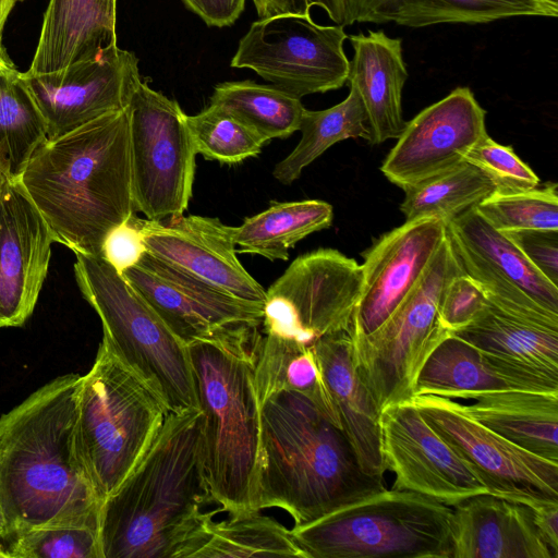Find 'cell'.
<instances>
[{"mask_svg":"<svg viewBox=\"0 0 558 558\" xmlns=\"http://www.w3.org/2000/svg\"><path fill=\"white\" fill-rule=\"evenodd\" d=\"M46 138L45 120L23 73L0 69V168L9 179L20 177Z\"/></svg>","mask_w":558,"mask_h":558,"instance_id":"e575fe53","label":"cell"},{"mask_svg":"<svg viewBox=\"0 0 558 558\" xmlns=\"http://www.w3.org/2000/svg\"><path fill=\"white\" fill-rule=\"evenodd\" d=\"M530 508L539 535L558 558V502H542Z\"/></svg>","mask_w":558,"mask_h":558,"instance_id":"bcb514c9","label":"cell"},{"mask_svg":"<svg viewBox=\"0 0 558 558\" xmlns=\"http://www.w3.org/2000/svg\"><path fill=\"white\" fill-rule=\"evenodd\" d=\"M361 287L362 266L339 251L300 255L266 290L263 331L305 345L351 333Z\"/></svg>","mask_w":558,"mask_h":558,"instance_id":"8fae6325","label":"cell"},{"mask_svg":"<svg viewBox=\"0 0 558 558\" xmlns=\"http://www.w3.org/2000/svg\"><path fill=\"white\" fill-rule=\"evenodd\" d=\"M136 220L149 254L228 294L265 302L266 290L236 257L232 227L218 218L184 214Z\"/></svg>","mask_w":558,"mask_h":558,"instance_id":"d6986e66","label":"cell"},{"mask_svg":"<svg viewBox=\"0 0 558 558\" xmlns=\"http://www.w3.org/2000/svg\"><path fill=\"white\" fill-rule=\"evenodd\" d=\"M544 0H347V26L396 23L425 27L441 23L484 24L517 16L556 17Z\"/></svg>","mask_w":558,"mask_h":558,"instance_id":"484cf974","label":"cell"},{"mask_svg":"<svg viewBox=\"0 0 558 558\" xmlns=\"http://www.w3.org/2000/svg\"><path fill=\"white\" fill-rule=\"evenodd\" d=\"M260 442L257 510H284L294 525L386 488L363 471L341 427L300 392L260 401Z\"/></svg>","mask_w":558,"mask_h":558,"instance_id":"277c9868","label":"cell"},{"mask_svg":"<svg viewBox=\"0 0 558 558\" xmlns=\"http://www.w3.org/2000/svg\"><path fill=\"white\" fill-rule=\"evenodd\" d=\"M81 376H58L0 416V538L38 529L98 533L102 501L75 444Z\"/></svg>","mask_w":558,"mask_h":558,"instance_id":"6da1fadb","label":"cell"},{"mask_svg":"<svg viewBox=\"0 0 558 558\" xmlns=\"http://www.w3.org/2000/svg\"><path fill=\"white\" fill-rule=\"evenodd\" d=\"M451 335L531 391H558V329L532 324L496 308Z\"/></svg>","mask_w":558,"mask_h":558,"instance_id":"44dd1931","label":"cell"},{"mask_svg":"<svg viewBox=\"0 0 558 558\" xmlns=\"http://www.w3.org/2000/svg\"><path fill=\"white\" fill-rule=\"evenodd\" d=\"M54 242L97 256L114 227L135 213L128 107L46 138L17 178Z\"/></svg>","mask_w":558,"mask_h":558,"instance_id":"3957f363","label":"cell"},{"mask_svg":"<svg viewBox=\"0 0 558 558\" xmlns=\"http://www.w3.org/2000/svg\"><path fill=\"white\" fill-rule=\"evenodd\" d=\"M23 0H0V43H2V33L5 22L13 8Z\"/></svg>","mask_w":558,"mask_h":558,"instance_id":"7dc6e473","label":"cell"},{"mask_svg":"<svg viewBox=\"0 0 558 558\" xmlns=\"http://www.w3.org/2000/svg\"><path fill=\"white\" fill-rule=\"evenodd\" d=\"M24 77L45 120L47 138L126 108L142 82L137 57L118 45L63 71Z\"/></svg>","mask_w":558,"mask_h":558,"instance_id":"2e32d148","label":"cell"},{"mask_svg":"<svg viewBox=\"0 0 558 558\" xmlns=\"http://www.w3.org/2000/svg\"><path fill=\"white\" fill-rule=\"evenodd\" d=\"M122 276L186 347H254L262 336L264 303L228 294L147 251Z\"/></svg>","mask_w":558,"mask_h":558,"instance_id":"7c38bea8","label":"cell"},{"mask_svg":"<svg viewBox=\"0 0 558 558\" xmlns=\"http://www.w3.org/2000/svg\"><path fill=\"white\" fill-rule=\"evenodd\" d=\"M255 386L260 401L287 389L300 392L339 424L312 345L263 331L254 357Z\"/></svg>","mask_w":558,"mask_h":558,"instance_id":"1f68e13d","label":"cell"},{"mask_svg":"<svg viewBox=\"0 0 558 558\" xmlns=\"http://www.w3.org/2000/svg\"><path fill=\"white\" fill-rule=\"evenodd\" d=\"M379 425L383 462L396 476L392 488L415 492L450 507L487 493L410 400L384 408Z\"/></svg>","mask_w":558,"mask_h":558,"instance_id":"9a60e30c","label":"cell"},{"mask_svg":"<svg viewBox=\"0 0 558 558\" xmlns=\"http://www.w3.org/2000/svg\"><path fill=\"white\" fill-rule=\"evenodd\" d=\"M199 410L169 412L129 475L102 502V558H180L214 504L202 448Z\"/></svg>","mask_w":558,"mask_h":558,"instance_id":"7a4b0ae2","label":"cell"},{"mask_svg":"<svg viewBox=\"0 0 558 558\" xmlns=\"http://www.w3.org/2000/svg\"><path fill=\"white\" fill-rule=\"evenodd\" d=\"M461 410L519 447L558 462V391L519 389L481 395Z\"/></svg>","mask_w":558,"mask_h":558,"instance_id":"4316f807","label":"cell"},{"mask_svg":"<svg viewBox=\"0 0 558 558\" xmlns=\"http://www.w3.org/2000/svg\"><path fill=\"white\" fill-rule=\"evenodd\" d=\"M506 389L527 390L519 380L488 362L477 349L450 335L424 364L414 396L473 400L481 395Z\"/></svg>","mask_w":558,"mask_h":558,"instance_id":"f546056e","label":"cell"},{"mask_svg":"<svg viewBox=\"0 0 558 558\" xmlns=\"http://www.w3.org/2000/svg\"><path fill=\"white\" fill-rule=\"evenodd\" d=\"M134 214L106 235L101 256L119 272L134 266L146 252L143 232Z\"/></svg>","mask_w":558,"mask_h":558,"instance_id":"7bdbcfd3","label":"cell"},{"mask_svg":"<svg viewBox=\"0 0 558 558\" xmlns=\"http://www.w3.org/2000/svg\"><path fill=\"white\" fill-rule=\"evenodd\" d=\"M259 19L279 14L308 15L314 7L323 9L336 24L347 26V0H252Z\"/></svg>","mask_w":558,"mask_h":558,"instance_id":"ee69618b","label":"cell"},{"mask_svg":"<svg viewBox=\"0 0 558 558\" xmlns=\"http://www.w3.org/2000/svg\"><path fill=\"white\" fill-rule=\"evenodd\" d=\"M348 38L354 52L349 61L347 83L363 105L369 143L398 138L407 124L402 90L409 76L402 41L383 31H368Z\"/></svg>","mask_w":558,"mask_h":558,"instance_id":"cb8c5ba5","label":"cell"},{"mask_svg":"<svg viewBox=\"0 0 558 558\" xmlns=\"http://www.w3.org/2000/svg\"><path fill=\"white\" fill-rule=\"evenodd\" d=\"M74 276L98 314L111 351L162 400L169 412L199 410L189 349L101 255L75 254Z\"/></svg>","mask_w":558,"mask_h":558,"instance_id":"ba28073f","label":"cell"},{"mask_svg":"<svg viewBox=\"0 0 558 558\" xmlns=\"http://www.w3.org/2000/svg\"><path fill=\"white\" fill-rule=\"evenodd\" d=\"M169 411L102 340L76 391L75 444L99 499L112 494L146 452Z\"/></svg>","mask_w":558,"mask_h":558,"instance_id":"8992f818","label":"cell"},{"mask_svg":"<svg viewBox=\"0 0 558 558\" xmlns=\"http://www.w3.org/2000/svg\"><path fill=\"white\" fill-rule=\"evenodd\" d=\"M464 160L481 169L494 183L495 193L510 194L531 190L541 181L535 172L514 153L488 135L478 141Z\"/></svg>","mask_w":558,"mask_h":558,"instance_id":"ab89813d","label":"cell"},{"mask_svg":"<svg viewBox=\"0 0 558 558\" xmlns=\"http://www.w3.org/2000/svg\"><path fill=\"white\" fill-rule=\"evenodd\" d=\"M547 280L558 287V230L504 232Z\"/></svg>","mask_w":558,"mask_h":558,"instance_id":"b9f144b4","label":"cell"},{"mask_svg":"<svg viewBox=\"0 0 558 558\" xmlns=\"http://www.w3.org/2000/svg\"><path fill=\"white\" fill-rule=\"evenodd\" d=\"M475 209L496 230H558L557 184L546 182L518 193H494Z\"/></svg>","mask_w":558,"mask_h":558,"instance_id":"74e56055","label":"cell"},{"mask_svg":"<svg viewBox=\"0 0 558 558\" xmlns=\"http://www.w3.org/2000/svg\"><path fill=\"white\" fill-rule=\"evenodd\" d=\"M206 519L180 558H306L291 531L260 511L231 514L228 519Z\"/></svg>","mask_w":558,"mask_h":558,"instance_id":"f1b7e54d","label":"cell"},{"mask_svg":"<svg viewBox=\"0 0 558 558\" xmlns=\"http://www.w3.org/2000/svg\"><path fill=\"white\" fill-rule=\"evenodd\" d=\"M8 180L7 174L3 172V170L0 168V197L4 187V184Z\"/></svg>","mask_w":558,"mask_h":558,"instance_id":"681fc988","label":"cell"},{"mask_svg":"<svg viewBox=\"0 0 558 558\" xmlns=\"http://www.w3.org/2000/svg\"><path fill=\"white\" fill-rule=\"evenodd\" d=\"M410 401L488 494L529 507L558 502V462L498 435L466 415L452 399L418 395Z\"/></svg>","mask_w":558,"mask_h":558,"instance_id":"5bb4252c","label":"cell"},{"mask_svg":"<svg viewBox=\"0 0 558 558\" xmlns=\"http://www.w3.org/2000/svg\"><path fill=\"white\" fill-rule=\"evenodd\" d=\"M185 122L196 154L222 165L256 157L267 143L245 123L213 105L194 116L185 114Z\"/></svg>","mask_w":558,"mask_h":558,"instance_id":"8d00e7d4","label":"cell"},{"mask_svg":"<svg viewBox=\"0 0 558 558\" xmlns=\"http://www.w3.org/2000/svg\"><path fill=\"white\" fill-rule=\"evenodd\" d=\"M51 230L17 179L0 197V328L22 326L47 277Z\"/></svg>","mask_w":558,"mask_h":558,"instance_id":"ffe728a7","label":"cell"},{"mask_svg":"<svg viewBox=\"0 0 558 558\" xmlns=\"http://www.w3.org/2000/svg\"><path fill=\"white\" fill-rule=\"evenodd\" d=\"M8 543L10 558H102L98 533L85 527L32 530Z\"/></svg>","mask_w":558,"mask_h":558,"instance_id":"f35d334b","label":"cell"},{"mask_svg":"<svg viewBox=\"0 0 558 558\" xmlns=\"http://www.w3.org/2000/svg\"><path fill=\"white\" fill-rule=\"evenodd\" d=\"M209 105L229 112L267 143L299 131L305 110L300 98L274 85L248 80L217 84Z\"/></svg>","mask_w":558,"mask_h":558,"instance_id":"836d02e7","label":"cell"},{"mask_svg":"<svg viewBox=\"0 0 558 558\" xmlns=\"http://www.w3.org/2000/svg\"><path fill=\"white\" fill-rule=\"evenodd\" d=\"M313 349L341 429L363 471L384 480L380 411L353 364L352 337L341 331L319 337Z\"/></svg>","mask_w":558,"mask_h":558,"instance_id":"603a6c76","label":"cell"},{"mask_svg":"<svg viewBox=\"0 0 558 558\" xmlns=\"http://www.w3.org/2000/svg\"><path fill=\"white\" fill-rule=\"evenodd\" d=\"M332 206L319 199L272 203L266 210L232 227L236 253L260 255L271 262L287 260L289 248L307 235L327 229Z\"/></svg>","mask_w":558,"mask_h":558,"instance_id":"4dcf8cb0","label":"cell"},{"mask_svg":"<svg viewBox=\"0 0 558 558\" xmlns=\"http://www.w3.org/2000/svg\"><path fill=\"white\" fill-rule=\"evenodd\" d=\"M344 26L316 24L311 14H279L252 23L240 39L232 68L253 70L298 97L341 88L349 60Z\"/></svg>","mask_w":558,"mask_h":558,"instance_id":"4fadbf2b","label":"cell"},{"mask_svg":"<svg viewBox=\"0 0 558 558\" xmlns=\"http://www.w3.org/2000/svg\"><path fill=\"white\" fill-rule=\"evenodd\" d=\"M483 289L466 274L459 272L447 283L439 305V319L450 332L476 320L487 308Z\"/></svg>","mask_w":558,"mask_h":558,"instance_id":"60d3db41","label":"cell"},{"mask_svg":"<svg viewBox=\"0 0 558 558\" xmlns=\"http://www.w3.org/2000/svg\"><path fill=\"white\" fill-rule=\"evenodd\" d=\"M548 4L553 5L554 8L558 9V0H544Z\"/></svg>","mask_w":558,"mask_h":558,"instance_id":"816d5d0a","label":"cell"},{"mask_svg":"<svg viewBox=\"0 0 558 558\" xmlns=\"http://www.w3.org/2000/svg\"><path fill=\"white\" fill-rule=\"evenodd\" d=\"M207 26L232 25L242 14L245 0H182Z\"/></svg>","mask_w":558,"mask_h":558,"instance_id":"f6af8a7d","label":"cell"},{"mask_svg":"<svg viewBox=\"0 0 558 558\" xmlns=\"http://www.w3.org/2000/svg\"><path fill=\"white\" fill-rule=\"evenodd\" d=\"M451 558H555L529 506L488 493L452 506Z\"/></svg>","mask_w":558,"mask_h":558,"instance_id":"7402d4cb","label":"cell"},{"mask_svg":"<svg viewBox=\"0 0 558 558\" xmlns=\"http://www.w3.org/2000/svg\"><path fill=\"white\" fill-rule=\"evenodd\" d=\"M117 0H49L25 76L63 71L117 45Z\"/></svg>","mask_w":558,"mask_h":558,"instance_id":"d4e9b609","label":"cell"},{"mask_svg":"<svg viewBox=\"0 0 558 558\" xmlns=\"http://www.w3.org/2000/svg\"><path fill=\"white\" fill-rule=\"evenodd\" d=\"M451 244L510 281L547 310L558 313V287L526 259L517 245L474 208L447 222Z\"/></svg>","mask_w":558,"mask_h":558,"instance_id":"83f0119b","label":"cell"},{"mask_svg":"<svg viewBox=\"0 0 558 558\" xmlns=\"http://www.w3.org/2000/svg\"><path fill=\"white\" fill-rule=\"evenodd\" d=\"M299 131L302 134L300 142L272 171L274 178L284 185L298 180L308 165L336 143L348 138L369 142L366 114L352 88L345 99L333 107L316 111L305 109Z\"/></svg>","mask_w":558,"mask_h":558,"instance_id":"d6a6232c","label":"cell"},{"mask_svg":"<svg viewBox=\"0 0 558 558\" xmlns=\"http://www.w3.org/2000/svg\"><path fill=\"white\" fill-rule=\"evenodd\" d=\"M15 68L14 63L10 59L2 43H0V69H13Z\"/></svg>","mask_w":558,"mask_h":558,"instance_id":"c3c4849f","label":"cell"},{"mask_svg":"<svg viewBox=\"0 0 558 558\" xmlns=\"http://www.w3.org/2000/svg\"><path fill=\"white\" fill-rule=\"evenodd\" d=\"M256 347L216 342L187 347L202 417L205 475L216 508L229 515L258 511L262 442Z\"/></svg>","mask_w":558,"mask_h":558,"instance_id":"5b68a950","label":"cell"},{"mask_svg":"<svg viewBox=\"0 0 558 558\" xmlns=\"http://www.w3.org/2000/svg\"><path fill=\"white\" fill-rule=\"evenodd\" d=\"M447 236V222L426 217L383 234L362 253V287L351 336L379 328L416 287Z\"/></svg>","mask_w":558,"mask_h":558,"instance_id":"ac0fdd59","label":"cell"},{"mask_svg":"<svg viewBox=\"0 0 558 558\" xmlns=\"http://www.w3.org/2000/svg\"><path fill=\"white\" fill-rule=\"evenodd\" d=\"M0 557L10 558L7 548L2 544H0Z\"/></svg>","mask_w":558,"mask_h":558,"instance_id":"f907efd6","label":"cell"},{"mask_svg":"<svg viewBox=\"0 0 558 558\" xmlns=\"http://www.w3.org/2000/svg\"><path fill=\"white\" fill-rule=\"evenodd\" d=\"M486 111L469 87H457L418 112L397 138L380 170L402 190L445 172L487 136Z\"/></svg>","mask_w":558,"mask_h":558,"instance_id":"e0dca14e","label":"cell"},{"mask_svg":"<svg viewBox=\"0 0 558 558\" xmlns=\"http://www.w3.org/2000/svg\"><path fill=\"white\" fill-rule=\"evenodd\" d=\"M135 213L160 220L182 215L192 197L196 149L177 100L142 81L128 106Z\"/></svg>","mask_w":558,"mask_h":558,"instance_id":"30bf717a","label":"cell"},{"mask_svg":"<svg viewBox=\"0 0 558 558\" xmlns=\"http://www.w3.org/2000/svg\"><path fill=\"white\" fill-rule=\"evenodd\" d=\"M452 507L383 489L290 531L306 558H451Z\"/></svg>","mask_w":558,"mask_h":558,"instance_id":"52a82bcc","label":"cell"},{"mask_svg":"<svg viewBox=\"0 0 558 558\" xmlns=\"http://www.w3.org/2000/svg\"><path fill=\"white\" fill-rule=\"evenodd\" d=\"M447 234L416 287L375 331L352 337L355 371L379 411L414 396L418 375L451 333L439 319L447 283L461 272Z\"/></svg>","mask_w":558,"mask_h":558,"instance_id":"9c48e42d","label":"cell"},{"mask_svg":"<svg viewBox=\"0 0 558 558\" xmlns=\"http://www.w3.org/2000/svg\"><path fill=\"white\" fill-rule=\"evenodd\" d=\"M403 191L400 210L405 220L436 217L448 222L476 207L496 189L481 169L463 160Z\"/></svg>","mask_w":558,"mask_h":558,"instance_id":"d590c367","label":"cell"}]
</instances>
